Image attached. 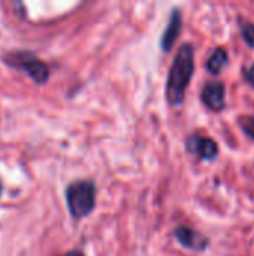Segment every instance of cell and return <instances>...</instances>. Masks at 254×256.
Returning a JSON list of instances; mask_svg holds the SVG:
<instances>
[{
  "label": "cell",
  "mask_w": 254,
  "mask_h": 256,
  "mask_svg": "<svg viewBox=\"0 0 254 256\" xmlns=\"http://www.w3.org/2000/svg\"><path fill=\"white\" fill-rule=\"evenodd\" d=\"M195 72V46L184 44L169 69L166 81V100L172 106H180L184 102L187 87Z\"/></svg>",
  "instance_id": "obj_1"
},
{
  "label": "cell",
  "mask_w": 254,
  "mask_h": 256,
  "mask_svg": "<svg viewBox=\"0 0 254 256\" xmlns=\"http://www.w3.org/2000/svg\"><path fill=\"white\" fill-rule=\"evenodd\" d=\"M66 202L73 219L87 218L96 207V186L90 180H78L67 186Z\"/></svg>",
  "instance_id": "obj_2"
},
{
  "label": "cell",
  "mask_w": 254,
  "mask_h": 256,
  "mask_svg": "<svg viewBox=\"0 0 254 256\" xmlns=\"http://www.w3.org/2000/svg\"><path fill=\"white\" fill-rule=\"evenodd\" d=\"M4 62L13 69L25 72L34 82L45 84L49 80V68L30 51H15L4 56Z\"/></svg>",
  "instance_id": "obj_3"
},
{
  "label": "cell",
  "mask_w": 254,
  "mask_h": 256,
  "mask_svg": "<svg viewBox=\"0 0 254 256\" xmlns=\"http://www.w3.org/2000/svg\"><path fill=\"white\" fill-rule=\"evenodd\" d=\"M186 148L190 154L202 160H214L219 154V146L216 141L202 134H192L186 141Z\"/></svg>",
  "instance_id": "obj_4"
},
{
  "label": "cell",
  "mask_w": 254,
  "mask_h": 256,
  "mask_svg": "<svg viewBox=\"0 0 254 256\" xmlns=\"http://www.w3.org/2000/svg\"><path fill=\"white\" fill-rule=\"evenodd\" d=\"M174 236L183 248L193 250V252H199V254L205 252L210 246V240L204 234H201L199 231L192 230L189 226H178L175 230Z\"/></svg>",
  "instance_id": "obj_5"
},
{
  "label": "cell",
  "mask_w": 254,
  "mask_h": 256,
  "mask_svg": "<svg viewBox=\"0 0 254 256\" xmlns=\"http://www.w3.org/2000/svg\"><path fill=\"white\" fill-rule=\"evenodd\" d=\"M202 102L211 111H222L226 106V87L220 81H210L202 88Z\"/></svg>",
  "instance_id": "obj_6"
},
{
  "label": "cell",
  "mask_w": 254,
  "mask_h": 256,
  "mask_svg": "<svg viewBox=\"0 0 254 256\" xmlns=\"http://www.w3.org/2000/svg\"><path fill=\"white\" fill-rule=\"evenodd\" d=\"M181 28H183V15L178 9H174L171 14V18L168 21V26L163 32L162 40H160V46L165 52L172 50L174 44L177 42V39L180 36Z\"/></svg>",
  "instance_id": "obj_7"
},
{
  "label": "cell",
  "mask_w": 254,
  "mask_h": 256,
  "mask_svg": "<svg viewBox=\"0 0 254 256\" xmlns=\"http://www.w3.org/2000/svg\"><path fill=\"white\" fill-rule=\"evenodd\" d=\"M228 62H229V56H228V51L225 48H217L208 58V63H207V69L217 75L220 74L226 66H228Z\"/></svg>",
  "instance_id": "obj_8"
},
{
  "label": "cell",
  "mask_w": 254,
  "mask_h": 256,
  "mask_svg": "<svg viewBox=\"0 0 254 256\" xmlns=\"http://www.w3.org/2000/svg\"><path fill=\"white\" fill-rule=\"evenodd\" d=\"M240 28H241V33H243V38H244L246 44L254 48V24L243 21L240 24Z\"/></svg>",
  "instance_id": "obj_9"
},
{
  "label": "cell",
  "mask_w": 254,
  "mask_h": 256,
  "mask_svg": "<svg viewBox=\"0 0 254 256\" xmlns=\"http://www.w3.org/2000/svg\"><path fill=\"white\" fill-rule=\"evenodd\" d=\"M240 126L241 129L244 130V134L247 136H250L252 140L254 141V117H250V116H244L240 118Z\"/></svg>",
  "instance_id": "obj_10"
},
{
  "label": "cell",
  "mask_w": 254,
  "mask_h": 256,
  "mask_svg": "<svg viewBox=\"0 0 254 256\" xmlns=\"http://www.w3.org/2000/svg\"><path fill=\"white\" fill-rule=\"evenodd\" d=\"M244 80L254 87V63L250 66V68H246L244 69Z\"/></svg>",
  "instance_id": "obj_11"
},
{
  "label": "cell",
  "mask_w": 254,
  "mask_h": 256,
  "mask_svg": "<svg viewBox=\"0 0 254 256\" xmlns=\"http://www.w3.org/2000/svg\"><path fill=\"white\" fill-rule=\"evenodd\" d=\"M63 256H85L82 252H79V250H70V252H67V254H64Z\"/></svg>",
  "instance_id": "obj_12"
},
{
  "label": "cell",
  "mask_w": 254,
  "mask_h": 256,
  "mask_svg": "<svg viewBox=\"0 0 254 256\" xmlns=\"http://www.w3.org/2000/svg\"><path fill=\"white\" fill-rule=\"evenodd\" d=\"M1 192H3V184H1V182H0V195H1Z\"/></svg>",
  "instance_id": "obj_13"
}]
</instances>
